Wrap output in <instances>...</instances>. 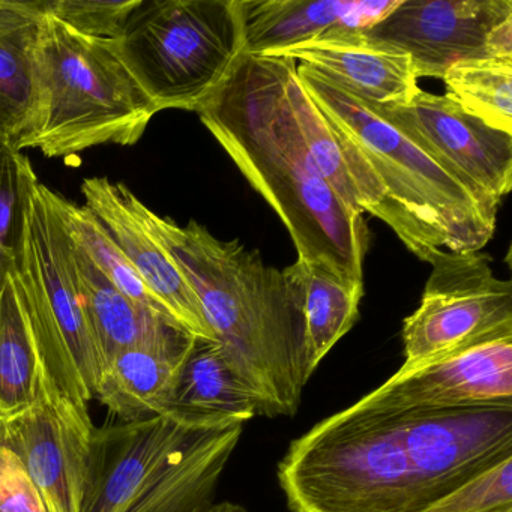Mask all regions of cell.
I'll return each instance as SVG.
<instances>
[{"mask_svg":"<svg viewBox=\"0 0 512 512\" xmlns=\"http://www.w3.org/2000/svg\"><path fill=\"white\" fill-rule=\"evenodd\" d=\"M239 419H202L166 413L97 428L89 451L82 512H127L164 461L203 425Z\"/></svg>","mask_w":512,"mask_h":512,"instance_id":"cell-14","label":"cell"},{"mask_svg":"<svg viewBox=\"0 0 512 512\" xmlns=\"http://www.w3.org/2000/svg\"><path fill=\"white\" fill-rule=\"evenodd\" d=\"M157 113L113 41L82 37L46 16L32 149L67 158L97 146H133Z\"/></svg>","mask_w":512,"mask_h":512,"instance_id":"cell-5","label":"cell"},{"mask_svg":"<svg viewBox=\"0 0 512 512\" xmlns=\"http://www.w3.org/2000/svg\"><path fill=\"white\" fill-rule=\"evenodd\" d=\"M83 205L118 245L163 310L194 337L215 340L193 287L149 224L151 209L122 182L86 178Z\"/></svg>","mask_w":512,"mask_h":512,"instance_id":"cell-13","label":"cell"},{"mask_svg":"<svg viewBox=\"0 0 512 512\" xmlns=\"http://www.w3.org/2000/svg\"><path fill=\"white\" fill-rule=\"evenodd\" d=\"M202 512H250L248 509H245L244 506L239 505V503L233 502H214L212 505H209L205 511Z\"/></svg>","mask_w":512,"mask_h":512,"instance_id":"cell-30","label":"cell"},{"mask_svg":"<svg viewBox=\"0 0 512 512\" xmlns=\"http://www.w3.org/2000/svg\"><path fill=\"white\" fill-rule=\"evenodd\" d=\"M149 224L193 287L230 367L256 394L260 416H295L311 376L283 271L196 221L179 226L149 211Z\"/></svg>","mask_w":512,"mask_h":512,"instance_id":"cell-3","label":"cell"},{"mask_svg":"<svg viewBox=\"0 0 512 512\" xmlns=\"http://www.w3.org/2000/svg\"><path fill=\"white\" fill-rule=\"evenodd\" d=\"M244 425L242 421H229L191 431L146 482L127 512L205 511L214 503Z\"/></svg>","mask_w":512,"mask_h":512,"instance_id":"cell-18","label":"cell"},{"mask_svg":"<svg viewBox=\"0 0 512 512\" xmlns=\"http://www.w3.org/2000/svg\"><path fill=\"white\" fill-rule=\"evenodd\" d=\"M274 56L299 61L374 106L409 103L419 89L410 56L361 31L335 32Z\"/></svg>","mask_w":512,"mask_h":512,"instance_id":"cell-16","label":"cell"},{"mask_svg":"<svg viewBox=\"0 0 512 512\" xmlns=\"http://www.w3.org/2000/svg\"><path fill=\"white\" fill-rule=\"evenodd\" d=\"M301 314L302 347L310 376L359 317L364 284L350 283L329 269L296 260L283 271Z\"/></svg>","mask_w":512,"mask_h":512,"instance_id":"cell-21","label":"cell"},{"mask_svg":"<svg viewBox=\"0 0 512 512\" xmlns=\"http://www.w3.org/2000/svg\"><path fill=\"white\" fill-rule=\"evenodd\" d=\"M47 17L94 40L115 41L140 0H41Z\"/></svg>","mask_w":512,"mask_h":512,"instance_id":"cell-26","label":"cell"},{"mask_svg":"<svg viewBox=\"0 0 512 512\" xmlns=\"http://www.w3.org/2000/svg\"><path fill=\"white\" fill-rule=\"evenodd\" d=\"M361 34L407 53L418 80L442 79L467 59H512V0H400Z\"/></svg>","mask_w":512,"mask_h":512,"instance_id":"cell-9","label":"cell"},{"mask_svg":"<svg viewBox=\"0 0 512 512\" xmlns=\"http://www.w3.org/2000/svg\"><path fill=\"white\" fill-rule=\"evenodd\" d=\"M41 0H0V142L31 148L40 107Z\"/></svg>","mask_w":512,"mask_h":512,"instance_id":"cell-17","label":"cell"},{"mask_svg":"<svg viewBox=\"0 0 512 512\" xmlns=\"http://www.w3.org/2000/svg\"><path fill=\"white\" fill-rule=\"evenodd\" d=\"M400 0H238L244 55L274 56L335 32L370 29Z\"/></svg>","mask_w":512,"mask_h":512,"instance_id":"cell-15","label":"cell"},{"mask_svg":"<svg viewBox=\"0 0 512 512\" xmlns=\"http://www.w3.org/2000/svg\"><path fill=\"white\" fill-rule=\"evenodd\" d=\"M14 271L44 376L65 398L89 410L104 365L77 290L70 239L50 199V188L38 178L26 197Z\"/></svg>","mask_w":512,"mask_h":512,"instance_id":"cell-7","label":"cell"},{"mask_svg":"<svg viewBox=\"0 0 512 512\" xmlns=\"http://www.w3.org/2000/svg\"><path fill=\"white\" fill-rule=\"evenodd\" d=\"M371 107L458 176L481 202L499 209L512 188V134L488 127L446 95L421 88L409 103Z\"/></svg>","mask_w":512,"mask_h":512,"instance_id":"cell-10","label":"cell"},{"mask_svg":"<svg viewBox=\"0 0 512 512\" xmlns=\"http://www.w3.org/2000/svg\"><path fill=\"white\" fill-rule=\"evenodd\" d=\"M506 458L512 406H350L293 440L277 476L292 512H419Z\"/></svg>","mask_w":512,"mask_h":512,"instance_id":"cell-1","label":"cell"},{"mask_svg":"<svg viewBox=\"0 0 512 512\" xmlns=\"http://www.w3.org/2000/svg\"><path fill=\"white\" fill-rule=\"evenodd\" d=\"M0 512H47L22 461L0 445Z\"/></svg>","mask_w":512,"mask_h":512,"instance_id":"cell-29","label":"cell"},{"mask_svg":"<svg viewBox=\"0 0 512 512\" xmlns=\"http://www.w3.org/2000/svg\"><path fill=\"white\" fill-rule=\"evenodd\" d=\"M292 62L242 55L229 79L194 112L277 212L298 260L364 284L367 224L341 202L308 155L287 97Z\"/></svg>","mask_w":512,"mask_h":512,"instance_id":"cell-2","label":"cell"},{"mask_svg":"<svg viewBox=\"0 0 512 512\" xmlns=\"http://www.w3.org/2000/svg\"><path fill=\"white\" fill-rule=\"evenodd\" d=\"M70 245L80 301L104 368L121 350L163 343L188 332L172 317L131 301L71 239Z\"/></svg>","mask_w":512,"mask_h":512,"instance_id":"cell-20","label":"cell"},{"mask_svg":"<svg viewBox=\"0 0 512 512\" xmlns=\"http://www.w3.org/2000/svg\"><path fill=\"white\" fill-rule=\"evenodd\" d=\"M95 430L89 410L65 398L43 373L34 404L0 419V445L22 461L47 512H82Z\"/></svg>","mask_w":512,"mask_h":512,"instance_id":"cell-11","label":"cell"},{"mask_svg":"<svg viewBox=\"0 0 512 512\" xmlns=\"http://www.w3.org/2000/svg\"><path fill=\"white\" fill-rule=\"evenodd\" d=\"M14 259L0 254V419L34 404L44 373Z\"/></svg>","mask_w":512,"mask_h":512,"instance_id":"cell-22","label":"cell"},{"mask_svg":"<svg viewBox=\"0 0 512 512\" xmlns=\"http://www.w3.org/2000/svg\"><path fill=\"white\" fill-rule=\"evenodd\" d=\"M430 263L421 305L403 323L404 362L398 374L512 335V284L496 278L490 257L440 250Z\"/></svg>","mask_w":512,"mask_h":512,"instance_id":"cell-8","label":"cell"},{"mask_svg":"<svg viewBox=\"0 0 512 512\" xmlns=\"http://www.w3.org/2000/svg\"><path fill=\"white\" fill-rule=\"evenodd\" d=\"M352 406L391 413L512 406V335L476 344L412 373H395Z\"/></svg>","mask_w":512,"mask_h":512,"instance_id":"cell-12","label":"cell"},{"mask_svg":"<svg viewBox=\"0 0 512 512\" xmlns=\"http://www.w3.org/2000/svg\"><path fill=\"white\" fill-rule=\"evenodd\" d=\"M50 199L68 238L89 257L116 289L121 290L131 301L169 316L146 289L100 221L85 205L71 202L53 190H50Z\"/></svg>","mask_w":512,"mask_h":512,"instance_id":"cell-25","label":"cell"},{"mask_svg":"<svg viewBox=\"0 0 512 512\" xmlns=\"http://www.w3.org/2000/svg\"><path fill=\"white\" fill-rule=\"evenodd\" d=\"M419 512H512V458L473 476Z\"/></svg>","mask_w":512,"mask_h":512,"instance_id":"cell-28","label":"cell"},{"mask_svg":"<svg viewBox=\"0 0 512 512\" xmlns=\"http://www.w3.org/2000/svg\"><path fill=\"white\" fill-rule=\"evenodd\" d=\"M196 338L182 332L163 343L142 344L116 353L101 374L95 400L122 422L166 415L176 377Z\"/></svg>","mask_w":512,"mask_h":512,"instance_id":"cell-19","label":"cell"},{"mask_svg":"<svg viewBox=\"0 0 512 512\" xmlns=\"http://www.w3.org/2000/svg\"><path fill=\"white\" fill-rule=\"evenodd\" d=\"M113 49L158 113L194 112L244 55L238 0H140Z\"/></svg>","mask_w":512,"mask_h":512,"instance_id":"cell-6","label":"cell"},{"mask_svg":"<svg viewBox=\"0 0 512 512\" xmlns=\"http://www.w3.org/2000/svg\"><path fill=\"white\" fill-rule=\"evenodd\" d=\"M446 97L494 130L512 134V59H467L442 77Z\"/></svg>","mask_w":512,"mask_h":512,"instance_id":"cell-24","label":"cell"},{"mask_svg":"<svg viewBox=\"0 0 512 512\" xmlns=\"http://www.w3.org/2000/svg\"><path fill=\"white\" fill-rule=\"evenodd\" d=\"M296 71L317 109L358 149L430 247L473 253L488 244L497 209L481 202L433 155L383 121L371 104L307 65Z\"/></svg>","mask_w":512,"mask_h":512,"instance_id":"cell-4","label":"cell"},{"mask_svg":"<svg viewBox=\"0 0 512 512\" xmlns=\"http://www.w3.org/2000/svg\"><path fill=\"white\" fill-rule=\"evenodd\" d=\"M37 178L26 155L0 142V254L17 253L26 197Z\"/></svg>","mask_w":512,"mask_h":512,"instance_id":"cell-27","label":"cell"},{"mask_svg":"<svg viewBox=\"0 0 512 512\" xmlns=\"http://www.w3.org/2000/svg\"><path fill=\"white\" fill-rule=\"evenodd\" d=\"M167 413L247 422L260 416V404L232 370L220 344L196 338L176 377Z\"/></svg>","mask_w":512,"mask_h":512,"instance_id":"cell-23","label":"cell"}]
</instances>
